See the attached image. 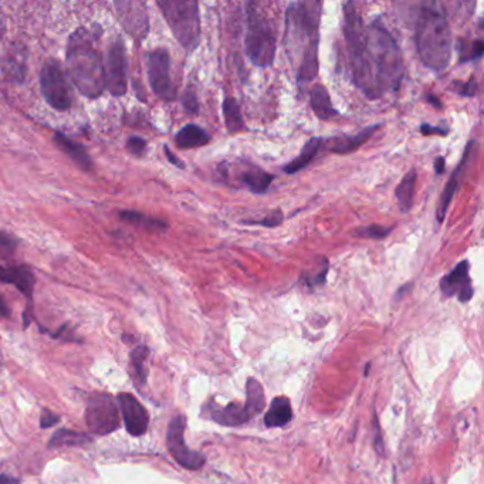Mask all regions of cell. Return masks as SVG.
Returning <instances> with one entry per match:
<instances>
[{"mask_svg":"<svg viewBox=\"0 0 484 484\" xmlns=\"http://www.w3.org/2000/svg\"><path fill=\"white\" fill-rule=\"evenodd\" d=\"M454 91L463 97H473L476 95V91H477V84H476V80L474 78H470L468 82H453V86Z\"/></svg>","mask_w":484,"mask_h":484,"instance_id":"cell-36","label":"cell"},{"mask_svg":"<svg viewBox=\"0 0 484 484\" xmlns=\"http://www.w3.org/2000/svg\"><path fill=\"white\" fill-rule=\"evenodd\" d=\"M457 50H459V56H460L461 62L479 60L483 56L484 43H483V40H480V38H476L473 41L460 38Z\"/></svg>","mask_w":484,"mask_h":484,"instance_id":"cell-30","label":"cell"},{"mask_svg":"<svg viewBox=\"0 0 484 484\" xmlns=\"http://www.w3.org/2000/svg\"><path fill=\"white\" fill-rule=\"evenodd\" d=\"M19 480L13 479L12 476L8 474H0V484H16Z\"/></svg>","mask_w":484,"mask_h":484,"instance_id":"cell-43","label":"cell"},{"mask_svg":"<svg viewBox=\"0 0 484 484\" xmlns=\"http://www.w3.org/2000/svg\"><path fill=\"white\" fill-rule=\"evenodd\" d=\"M416 50L424 65L443 71L452 57V32L446 13L437 3H425L419 12L415 30Z\"/></svg>","mask_w":484,"mask_h":484,"instance_id":"cell-2","label":"cell"},{"mask_svg":"<svg viewBox=\"0 0 484 484\" xmlns=\"http://www.w3.org/2000/svg\"><path fill=\"white\" fill-rule=\"evenodd\" d=\"M435 171L437 175H441L445 172V158L443 157H439L436 158L435 161Z\"/></svg>","mask_w":484,"mask_h":484,"instance_id":"cell-41","label":"cell"},{"mask_svg":"<svg viewBox=\"0 0 484 484\" xmlns=\"http://www.w3.org/2000/svg\"><path fill=\"white\" fill-rule=\"evenodd\" d=\"M246 405H239L238 402H230L226 406H218L215 402L210 404V416L223 426H240L249 420L259 415L266 405L264 391L259 381L250 378L246 384Z\"/></svg>","mask_w":484,"mask_h":484,"instance_id":"cell-8","label":"cell"},{"mask_svg":"<svg viewBox=\"0 0 484 484\" xmlns=\"http://www.w3.org/2000/svg\"><path fill=\"white\" fill-rule=\"evenodd\" d=\"M420 132L426 137L433 135V134L446 137L449 134V128H440V127H433V125H430V124H422L420 125Z\"/></svg>","mask_w":484,"mask_h":484,"instance_id":"cell-39","label":"cell"},{"mask_svg":"<svg viewBox=\"0 0 484 484\" xmlns=\"http://www.w3.org/2000/svg\"><path fill=\"white\" fill-rule=\"evenodd\" d=\"M292 417L291 404L286 396H277L271 401L268 411L264 415V425L267 428H281Z\"/></svg>","mask_w":484,"mask_h":484,"instance_id":"cell-21","label":"cell"},{"mask_svg":"<svg viewBox=\"0 0 484 484\" xmlns=\"http://www.w3.org/2000/svg\"><path fill=\"white\" fill-rule=\"evenodd\" d=\"M283 222V212L280 209L273 210L264 219L262 220H244L246 224H260L264 227H276Z\"/></svg>","mask_w":484,"mask_h":484,"instance_id":"cell-35","label":"cell"},{"mask_svg":"<svg viewBox=\"0 0 484 484\" xmlns=\"http://www.w3.org/2000/svg\"><path fill=\"white\" fill-rule=\"evenodd\" d=\"M67 70L78 91L87 98H98L105 89L104 61L86 30L76 32L67 47Z\"/></svg>","mask_w":484,"mask_h":484,"instance_id":"cell-3","label":"cell"},{"mask_svg":"<svg viewBox=\"0 0 484 484\" xmlns=\"http://www.w3.org/2000/svg\"><path fill=\"white\" fill-rule=\"evenodd\" d=\"M310 97H311V108L319 118L331 119L338 114V111L332 107L330 93L323 84H315L311 90Z\"/></svg>","mask_w":484,"mask_h":484,"instance_id":"cell-24","label":"cell"},{"mask_svg":"<svg viewBox=\"0 0 484 484\" xmlns=\"http://www.w3.org/2000/svg\"><path fill=\"white\" fill-rule=\"evenodd\" d=\"M53 139L58 148L66 155H69L80 168H82V170H86V171L91 170L93 163H91L90 155L87 154L86 150H84L82 145L74 142L73 139L67 138L65 134H61V132H56Z\"/></svg>","mask_w":484,"mask_h":484,"instance_id":"cell-22","label":"cell"},{"mask_svg":"<svg viewBox=\"0 0 484 484\" xmlns=\"http://www.w3.org/2000/svg\"><path fill=\"white\" fill-rule=\"evenodd\" d=\"M380 127L381 125L376 124L355 135H341V137H332L328 139L323 138V145H325V148L334 154H340V155L351 154L360 148L361 145H364L378 130H380Z\"/></svg>","mask_w":484,"mask_h":484,"instance_id":"cell-17","label":"cell"},{"mask_svg":"<svg viewBox=\"0 0 484 484\" xmlns=\"http://www.w3.org/2000/svg\"><path fill=\"white\" fill-rule=\"evenodd\" d=\"M90 441H93V437L87 433L69 430V429H60L51 436L49 441V448L50 449H58L65 446L74 448V446L87 445Z\"/></svg>","mask_w":484,"mask_h":484,"instance_id":"cell-26","label":"cell"},{"mask_svg":"<svg viewBox=\"0 0 484 484\" xmlns=\"http://www.w3.org/2000/svg\"><path fill=\"white\" fill-rule=\"evenodd\" d=\"M185 428L186 419L181 415L175 416L166 432V446L176 463L186 470H199L205 465V456L202 453L194 452L185 443Z\"/></svg>","mask_w":484,"mask_h":484,"instance_id":"cell-12","label":"cell"},{"mask_svg":"<svg viewBox=\"0 0 484 484\" xmlns=\"http://www.w3.org/2000/svg\"><path fill=\"white\" fill-rule=\"evenodd\" d=\"M426 100L433 105V107H436V108H441V104H440V100L437 98V97H435V95H432V94H428V97H426Z\"/></svg>","mask_w":484,"mask_h":484,"instance_id":"cell-44","label":"cell"},{"mask_svg":"<svg viewBox=\"0 0 484 484\" xmlns=\"http://www.w3.org/2000/svg\"><path fill=\"white\" fill-rule=\"evenodd\" d=\"M175 38L186 51H194L200 41V13L195 0H162L158 2Z\"/></svg>","mask_w":484,"mask_h":484,"instance_id":"cell-6","label":"cell"},{"mask_svg":"<svg viewBox=\"0 0 484 484\" xmlns=\"http://www.w3.org/2000/svg\"><path fill=\"white\" fill-rule=\"evenodd\" d=\"M222 111L224 117L226 128L230 134H236L244 130V121L242 117V111L235 98L226 97L222 104Z\"/></svg>","mask_w":484,"mask_h":484,"instance_id":"cell-28","label":"cell"},{"mask_svg":"<svg viewBox=\"0 0 484 484\" xmlns=\"http://www.w3.org/2000/svg\"><path fill=\"white\" fill-rule=\"evenodd\" d=\"M41 93L57 111H67L71 107V87L57 61H49L40 74Z\"/></svg>","mask_w":484,"mask_h":484,"instance_id":"cell-9","label":"cell"},{"mask_svg":"<svg viewBox=\"0 0 484 484\" xmlns=\"http://www.w3.org/2000/svg\"><path fill=\"white\" fill-rule=\"evenodd\" d=\"M58 422H60V416L57 413H53L49 409H43V412H41V416H40V428L41 429L51 428Z\"/></svg>","mask_w":484,"mask_h":484,"instance_id":"cell-38","label":"cell"},{"mask_svg":"<svg viewBox=\"0 0 484 484\" xmlns=\"http://www.w3.org/2000/svg\"><path fill=\"white\" fill-rule=\"evenodd\" d=\"M182 105L187 114L195 115L199 111V101L196 91L192 87H187L182 95Z\"/></svg>","mask_w":484,"mask_h":484,"instance_id":"cell-34","label":"cell"},{"mask_svg":"<svg viewBox=\"0 0 484 484\" xmlns=\"http://www.w3.org/2000/svg\"><path fill=\"white\" fill-rule=\"evenodd\" d=\"M416 170H411L395 189V196L401 206L402 212H409L415 200V185H416Z\"/></svg>","mask_w":484,"mask_h":484,"instance_id":"cell-27","label":"cell"},{"mask_svg":"<svg viewBox=\"0 0 484 484\" xmlns=\"http://www.w3.org/2000/svg\"><path fill=\"white\" fill-rule=\"evenodd\" d=\"M277 38L268 19L259 10L257 3H246L244 50L256 67H270L275 61Z\"/></svg>","mask_w":484,"mask_h":484,"instance_id":"cell-5","label":"cell"},{"mask_svg":"<svg viewBox=\"0 0 484 484\" xmlns=\"http://www.w3.org/2000/svg\"><path fill=\"white\" fill-rule=\"evenodd\" d=\"M148 355H150V349L146 348L145 345L135 347L131 352V362H132L134 369L137 371V375L142 384H145V381H146V371H145L143 362L146 361Z\"/></svg>","mask_w":484,"mask_h":484,"instance_id":"cell-32","label":"cell"},{"mask_svg":"<svg viewBox=\"0 0 484 484\" xmlns=\"http://www.w3.org/2000/svg\"><path fill=\"white\" fill-rule=\"evenodd\" d=\"M121 219L125 222H130L132 224H139L146 229H154V230H165L168 227V224L163 220L145 216L143 214L135 212V210H124V212H121Z\"/></svg>","mask_w":484,"mask_h":484,"instance_id":"cell-29","label":"cell"},{"mask_svg":"<svg viewBox=\"0 0 484 484\" xmlns=\"http://www.w3.org/2000/svg\"><path fill=\"white\" fill-rule=\"evenodd\" d=\"M393 230V226H381V224H371L358 229L355 231V236L358 238H365V239H373V240H382L385 239L391 231Z\"/></svg>","mask_w":484,"mask_h":484,"instance_id":"cell-31","label":"cell"},{"mask_svg":"<svg viewBox=\"0 0 484 484\" xmlns=\"http://www.w3.org/2000/svg\"><path fill=\"white\" fill-rule=\"evenodd\" d=\"M17 247V239L6 231H0V257L10 259Z\"/></svg>","mask_w":484,"mask_h":484,"instance_id":"cell-33","label":"cell"},{"mask_svg":"<svg viewBox=\"0 0 484 484\" xmlns=\"http://www.w3.org/2000/svg\"><path fill=\"white\" fill-rule=\"evenodd\" d=\"M474 142H470L468 146H466V150H465V154H463V158H461V162L459 163V166L454 170V172L452 174L446 187H445V191L443 194H441L440 196V200H439V206H437V222L441 223L445 220L446 218V214H448V209L454 198V194L457 192V187H459V176L463 171V168H465V165L468 163L469 161V157H470V152H472V146H473Z\"/></svg>","mask_w":484,"mask_h":484,"instance_id":"cell-20","label":"cell"},{"mask_svg":"<svg viewBox=\"0 0 484 484\" xmlns=\"http://www.w3.org/2000/svg\"><path fill=\"white\" fill-rule=\"evenodd\" d=\"M10 315V310L5 301V299L2 297V294H0V317L2 319H6Z\"/></svg>","mask_w":484,"mask_h":484,"instance_id":"cell-40","label":"cell"},{"mask_svg":"<svg viewBox=\"0 0 484 484\" xmlns=\"http://www.w3.org/2000/svg\"><path fill=\"white\" fill-rule=\"evenodd\" d=\"M117 401L128 433L135 437L145 435L150 425V415L142 404L131 393H119Z\"/></svg>","mask_w":484,"mask_h":484,"instance_id":"cell-14","label":"cell"},{"mask_svg":"<svg viewBox=\"0 0 484 484\" xmlns=\"http://www.w3.org/2000/svg\"><path fill=\"white\" fill-rule=\"evenodd\" d=\"M127 150L135 157H142L146 151V141L139 137H131L127 141Z\"/></svg>","mask_w":484,"mask_h":484,"instance_id":"cell-37","label":"cell"},{"mask_svg":"<svg viewBox=\"0 0 484 484\" xmlns=\"http://www.w3.org/2000/svg\"><path fill=\"white\" fill-rule=\"evenodd\" d=\"M210 135L200 128L196 124H187L183 128H181L175 137V142L182 150H192L199 148L209 143Z\"/></svg>","mask_w":484,"mask_h":484,"instance_id":"cell-23","label":"cell"},{"mask_svg":"<svg viewBox=\"0 0 484 484\" xmlns=\"http://www.w3.org/2000/svg\"><path fill=\"white\" fill-rule=\"evenodd\" d=\"M165 154H166L168 158H170V162H171V163H174L175 166H179V168H185V163H182V162L170 151V148H168V146H165Z\"/></svg>","mask_w":484,"mask_h":484,"instance_id":"cell-42","label":"cell"},{"mask_svg":"<svg viewBox=\"0 0 484 484\" xmlns=\"http://www.w3.org/2000/svg\"><path fill=\"white\" fill-rule=\"evenodd\" d=\"M470 264L468 260L460 262L448 276L440 281V290L446 297L457 296L460 303H468L473 297V286L469 275Z\"/></svg>","mask_w":484,"mask_h":484,"instance_id":"cell-15","label":"cell"},{"mask_svg":"<svg viewBox=\"0 0 484 484\" xmlns=\"http://www.w3.org/2000/svg\"><path fill=\"white\" fill-rule=\"evenodd\" d=\"M320 2L291 3L286 13V49L291 57L303 49V60H319Z\"/></svg>","mask_w":484,"mask_h":484,"instance_id":"cell-4","label":"cell"},{"mask_svg":"<svg viewBox=\"0 0 484 484\" xmlns=\"http://www.w3.org/2000/svg\"><path fill=\"white\" fill-rule=\"evenodd\" d=\"M273 179H275V175L267 174L262 170V168H259L256 165H251L249 162L243 163V168L238 174V181L244 187H247L250 192L259 194V195H262L267 191Z\"/></svg>","mask_w":484,"mask_h":484,"instance_id":"cell-19","label":"cell"},{"mask_svg":"<svg viewBox=\"0 0 484 484\" xmlns=\"http://www.w3.org/2000/svg\"><path fill=\"white\" fill-rule=\"evenodd\" d=\"M405 76L401 47L395 37L378 22L367 27L365 84L362 93L376 100L388 91H396Z\"/></svg>","mask_w":484,"mask_h":484,"instance_id":"cell-1","label":"cell"},{"mask_svg":"<svg viewBox=\"0 0 484 484\" xmlns=\"http://www.w3.org/2000/svg\"><path fill=\"white\" fill-rule=\"evenodd\" d=\"M0 281L13 284L20 292L32 301L36 277L33 271L26 266H8L0 267Z\"/></svg>","mask_w":484,"mask_h":484,"instance_id":"cell-18","label":"cell"},{"mask_svg":"<svg viewBox=\"0 0 484 484\" xmlns=\"http://www.w3.org/2000/svg\"><path fill=\"white\" fill-rule=\"evenodd\" d=\"M345 40L349 56L352 80L355 86L362 91L365 84V51H367V26L361 13L354 3L344 6Z\"/></svg>","mask_w":484,"mask_h":484,"instance_id":"cell-7","label":"cell"},{"mask_svg":"<svg viewBox=\"0 0 484 484\" xmlns=\"http://www.w3.org/2000/svg\"><path fill=\"white\" fill-rule=\"evenodd\" d=\"M86 422L94 435H110L119 426V415L113 396L94 393L87 404Z\"/></svg>","mask_w":484,"mask_h":484,"instance_id":"cell-10","label":"cell"},{"mask_svg":"<svg viewBox=\"0 0 484 484\" xmlns=\"http://www.w3.org/2000/svg\"><path fill=\"white\" fill-rule=\"evenodd\" d=\"M321 143H323V138H311L310 141H307V143L303 146L300 155L284 166V172L291 175L303 171L304 168L315 158V155L319 154L320 148L323 146Z\"/></svg>","mask_w":484,"mask_h":484,"instance_id":"cell-25","label":"cell"},{"mask_svg":"<svg viewBox=\"0 0 484 484\" xmlns=\"http://www.w3.org/2000/svg\"><path fill=\"white\" fill-rule=\"evenodd\" d=\"M118 16L122 27L127 30L134 38L142 40L148 33V14H146L145 6L135 2H117Z\"/></svg>","mask_w":484,"mask_h":484,"instance_id":"cell-16","label":"cell"},{"mask_svg":"<svg viewBox=\"0 0 484 484\" xmlns=\"http://www.w3.org/2000/svg\"><path fill=\"white\" fill-rule=\"evenodd\" d=\"M146 67L151 89L166 102L176 100V86L171 78V57L168 50L157 49L146 56Z\"/></svg>","mask_w":484,"mask_h":484,"instance_id":"cell-11","label":"cell"},{"mask_svg":"<svg viewBox=\"0 0 484 484\" xmlns=\"http://www.w3.org/2000/svg\"><path fill=\"white\" fill-rule=\"evenodd\" d=\"M104 73L105 87L115 97L124 95L127 91V54H125L121 40H117L111 45L104 66Z\"/></svg>","mask_w":484,"mask_h":484,"instance_id":"cell-13","label":"cell"}]
</instances>
